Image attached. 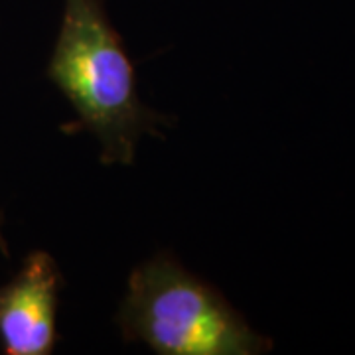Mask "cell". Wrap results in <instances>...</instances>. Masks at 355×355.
Here are the masks:
<instances>
[{"label": "cell", "mask_w": 355, "mask_h": 355, "mask_svg": "<svg viewBox=\"0 0 355 355\" xmlns=\"http://www.w3.org/2000/svg\"><path fill=\"white\" fill-rule=\"evenodd\" d=\"M119 324L127 340L162 355H254L270 345L216 288L168 254L130 275Z\"/></svg>", "instance_id": "obj_2"}, {"label": "cell", "mask_w": 355, "mask_h": 355, "mask_svg": "<svg viewBox=\"0 0 355 355\" xmlns=\"http://www.w3.org/2000/svg\"><path fill=\"white\" fill-rule=\"evenodd\" d=\"M48 76L77 113L71 127L99 139L105 164H132L140 135H160L162 116L140 103L135 67L105 0H64Z\"/></svg>", "instance_id": "obj_1"}, {"label": "cell", "mask_w": 355, "mask_h": 355, "mask_svg": "<svg viewBox=\"0 0 355 355\" xmlns=\"http://www.w3.org/2000/svg\"><path fill=\"white\" fill-rule=\"evenodd\" d=\"M60 272L44 251L26 257L8 284L0 286V345L6 355H50L55 345Z\"/></svg>", "instance_id": "obj_3"}]
</instances>
